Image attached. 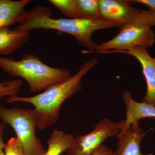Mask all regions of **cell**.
<instances>
[{"mask_svg": "<svg viewBox=\"0 0 155 155\" xmlns=\"http://www.w3.org/2000/svg\"><path fill=\"white\" fill-rule=\"evenodd\" d=\"M93 155H114V153L110 149L102 144L96 150Z\"/></svg>", "mask_w": 155, "mask_h": 155, "instance_id": "20", "label": "cell"}, {"mask_svg": "<svg viewBox=\"0 0 155 155\" xmlns=\"http://www.w3.org/2000/svg\"><path fill=\"white\" fill-rule=\"evenodd\" d=\"M101 18L119 23L122 26L138 19L141 10L133 8L131 1L99 0Z\"/></svg>", "mask_w": 155, "mask_h": 155, "instance_id": "7", "label": "cell"}, {"mask_svg": "<svg viewBox=\"0 0 155 155\" xmlns=\"http://www.w3.org/2000/svg\"><path fill=\"white\" fill-rule=\"evenodd\" d=\"M98 62L97 58L87 61L78 72L69 79L56 84L34 96L6 98L8 104L28 103L34 107L37 118V128L42 130L56 124L60 118V111L63 103L75 93L82 89L81 80Z\"/></svg>", "mask_w": 155, "mask_h": 155, "instance_id": "1", "label": "cell"}, {"mask_svg": "<svg viewBox=\"0 0 155 155\" xmlns=\"http://www.w3.org/2000/svg\"><path fill=\"white\" fill-rule=\"evenodd\" d=\"M112 39L97 46L95 51L84 53L104 54L109 51H127L135 47L150 48L155 44V33L152 28L139 20L124 25Z\"/></svg>", "mask_w": 155, "mask_h": 155, "instance_id": "5", "label": "cell"}, {"mask_svg": "<svg viewBox=\"0 0 155 155\" xmlns=\"http://www.w3.org/2000/svg\"><path fill=\"white\" fill-rule=\"evenodd\" d=\"M30 0H0V28L10 26L22 21L25 8Z\"/></svg>", "mask_w": 155, "mask_h": 155, "instance_id": "11", "label": "cell"}, {"mask_svg": "<svg viewBox=\"0 0 155 155\" xmlns=\"http://www.w3.org/2000/svg\"><path fill=\"white\" fill-rule=\"evenodd\" d=\"M0 68L11 76L25 79L31 92L45 90L71 76L68 69L50 67L31 54H26L20 60L0 57Z\"/></svg>", "mask_w": 155, "mask_h": 155, "instance_id": "2", "label": "cell"}, {"mask_svg": "<svg viewBox=\"0 0 155 155\" xmlns=\"http://www.w3.org/2000/svg\"><path fill=\"white\" fill-rule=\"evenodd\" d=\"M138 20L152 27L155 25V13L142 10Z\"/></svg>", "mask_w": 155, "mask_h": 155, "instance_id": "18", "label": "cell"}, {"mask_svg": "<svg viewBox=\"0 0 155 155\" xmlns=\"http://www.w3.org/2000/svg\"><path fill=\"white\" fill-rule=\"evenodd\" d=\"M29 36V31L11 30L8 26L0 28V55H8L19 49Z\"/></svg>", "mask_w": 155, "mask_h": 155, "instance_id": "12", "label": "cell"}, {"mask_svg": "<svg viewBox=\"0 0 155 155\" xmlns=\"http://www.w3.org/2000/svg\"><path fill=\"white\" fill-rule=\"evenodd\" d=\"M123 53L133 56L141 65L145 79L147 91L143 101L155 106V57H152L146 48L135 47L127 51H107L104 54Z\"/></svg>", "mask_w": 155, "mask_h": 155, "instance_id": "8", "label": "cell"}, {"mask_svg": "<svg viewBox=\"0 0 155 155\" xmlns=\"http://www.w3.org/2000/svg\"><path fill=\"white\" fill-rule=\"evenodd\" d=\"M134 3H139L146 6L150 11L155 13V0H134L131 1Z\"/></svg>", "mask_w": 155, "mask_h": 155, "instance_id": "19", "label": "cell"}, {"mask_svg": "<svg viewBox=\"0 0 155 155\" xmlns=\"http://www.w3.org/2000/svg\"><path fill=\"white\" fill-rule=\"evenodd\" d=\"M145 155H153L152 153H150L147 154H146Z\"/></svg>", "mask_w": 155, "mask_h": 155, "instance_id": "22", "label": "cell"}, {"mask_svg": "<svg viewBox=\"0 0 155 155\" xmlns=\"http://www.w3.org/2000/svg\"><path fill=\"white\" fill-rule=\"evenodd\" d=\"M153 129L151 128L144 132L140 125L131 126L124 135L118 138L114 155H144L140 150V144Z\"/></svg>", "mask_w": 155, "mask_h": 155, "instance_id": "10", "label": "cell"}, {"mask_svg": "<svg viewBox=\"0 0 155 155\" xmlns=\"http://www.w3.org/2000/svg\"><path fill=\"white\" fill-rule=\"evenodd\" d=\"M5 155H25L22 145L17 137H11L5 143Z\"/></svg>", "mask_w": 155, "mask_h": 155, "instance_id": "17", "label": "cell"}, {"mask_svg": "<svg viewBox=\"0 0 155 155\" xmlns=\"http://www.w3.org/2000/svg\"><path fill=\"white\" fill-rule=\"evenodd\" d=\"M48 11L41 12L37 17L35 25L38 29H52L74 37L78 44L88 49L95 51L97 45L92 39L96 31L112 28H121L122 25L102 18L87 19L83 18L54 19Z\"/></svg>", "mask_w": 155, "mask_h": 155, "instance_id": "3", "label": "cell"}, {"mask_svg": "<svg viewBox=\"0 0 155 155\" xmlns=\"http://www.w3.org/2000/svg\"><path fill=\"white\" fill-rule=\"evenodd\" d=\"M49 2L69 18H80L75 0H50Z\"/></svg>", "mask_w": 155, "mask_h": 155, "instance_id": "15", "label": "cell"}, {"mask_svg": "<svg viewBox=\"0 0 155 155\" xmlns=\"http://www.w3.org/2000/svg\"><path fill=\"white\" fill-rule=\"evenodd\" d=\"M0 120L14 129L25 155H45L47 150L35 132L37 118L34 109L7 108L0 105Z\"/></svg>", "mask_w": 155, "mask_h": 155, "instance_id": "4", "label": "cell"}, {"mask_svg": "<svg viewBox=\"0 0 155 155\" xmlns=\"http://www.w3.org/2000/svg\"><path fill=\"white\" fill-rule=\"evenodd\" d=\"M120 127V122L102 119L91 132L75 137L72 147L67 151V155H93L106 139L119 133Z\"/></svg>", "mask_w": 155, "mask_h": 155, "instance_id": "6", "label": "cell"}, {"mask_svg": "<svg viewBox=\"0 0 155 155\" xmlns=\"http://www.w3.org/2000/svg\"><path fill=\"white\" fill-rule=\"evenodd\" d=\"M6 124L0 123V155H5V143L3 139L4 130Z\"/></svg>", "mask_w": 155, "mask_h": 155, "instance_id": "21", "label": "cell"}, {"mask_svg": "<svg viewBox=\"0 0 155 155\" xmlns=\"http://www.w3.org/2000/svg\"><path fill=\"white\" fill-rule=\"evenodd\" d=\"M22 82L19 78L0 82V100L18 95Z\"/></svg>", "mask_w": 155, "mask_h": 155, "instance_id": "16", "label": "cell"}, {"mask_svg": "<svg viewBox=\"0 0 155 155\" xmlns=\"http://www.w3.org/2000/svg\"><path fill=\"white\" fill-rule=\"evenodd\" d=\"M75 2L80 18H101L99 0H75Z\"/></svg>", "mask_w": 155, "mask_h": 155, "instance_id": "14", "label": "cell"}, {"mask_svg": "<svg viewBox=\"0 0 155 155\" xmlns=\"http://www.w3.org/2000/svg\"><path fill=\"white\" fill-rule=\"evenodd\" d=\"M75 137L71 134L54 129L48 141V149L45 155H61L72 147Z\"/></svg>", "mask_w": 155, "mask_h": 155, "instance_id": "13", "label": "cell"}, {"mask_svg": "<svg viewBox=\"0 0 155 155\" xmlns=\"http://www.w3.org/2000/svg\"><path fill=\"white\" fill-rule=\"evenodd\" d=\"M122 98L126 106V118L120 122V130L116 135L118 138L124 135L131 126L140 125L139 121L140 119L147 118L155 119V106L143 101H136L128 90L124 91Z\"/></svg>", "mask_w": 155, "mask_h": 155, "instance_id": "9", "label": "cell"}]
</instances>
